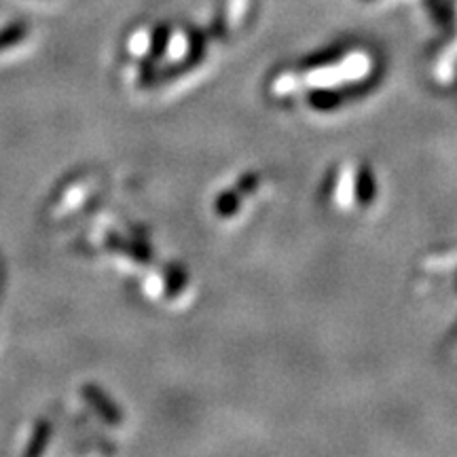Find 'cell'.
Instances as JSON below:
<instances>
[{"mask_svg":"<svg viewBox=\"0 0 457 457\" xmlns=\"http://www.w3.org/2000/svg\"><path fill=\"white\" fill-rule=\"evenodd\" d=\"M51 437H53V423L45 417L39 419V422L34 423V428H32L30 440H28V445H26L24 455L26 457H39L41 453H45V449H47V445H50Z\"/></svg>","mask_w":457,"mask_h":457,"instance_id":"cell-4","label":"cell"},{"mask_svg":"<svg viewBox=\"0 0 457 457\" xmlns=\"http://www.w3.org/2000/svg\"><path fill=\"white\" fill-rule=\"evenodd\" d=\"M171 41V26L161 21L150 32V41H149V50L144 53V57L140 60V70H150L155 66H159V62L164 60V56L168 53Z\"/></svg>","mask_w":457,"mask_h":457,"instance_id":"cell-3","label":"cell"},{"mask_svg":"<svg viewBox=\"0 0 457 457\" xmlns=\"http://www.w3.org/2000/svg\"><path fill=\"white\" fill-rule=\"evenodd\" d=\"M80 396H83V400L88 402V405L94 408L95 413H98V415L102 417V422H106L109 426L117 428L126 422V415H123L121 407L117 405V402L100 388V385H95V384L80 385Z\"/></svg>","mask_w":457,"mask_h":457,"instance_id":"cell-1","label":"cell"},{"mask_svg":"<svg viewBox=\"0 0 457 457\" xmlns=\"http://www.w3.org/2000/svg\"><path fill=\"white\" fill-rule=\"evenodd\" d=\"M164 294L165 299H176L182 290L187 288V282H189V276H187V271L182 269L179 263H168V265L164 267Z\"/></svg>","mask_w":457,"mask_h":457,"instance_id":"cell-5","label":"cell"},{"mask_svg":"<svg viewBox=\"0 0 457 457\" xmlns=\"http://www.w3.org/2000/svg\"><path fill=\"white\" fill-rule=\"evenodd\" d=\"M104 244L109 250L117 252V255L127 256V259L138 263V265H153L155 263V250L142 240L127 238V235L110 231V233H106Z\"/></svg>","mask_w":457,"mask_h":457,"instance_id":"cell-2","label":"cell"},{"mask_svg":"<svg viewBox=\"0 0 457 457\" xmlns=\"http://www.w3.org/2000/svg\"><path fill=\"white\" fill-rule=\"evenodd\" d=\"M26 36H28V24L26 21H13V24H7L4 28H0V53L19 45Z\"/></svg>","mask_w":457,"mask_h":457,"instance_id":"cell-6","label":"cell"}]
</instances>
